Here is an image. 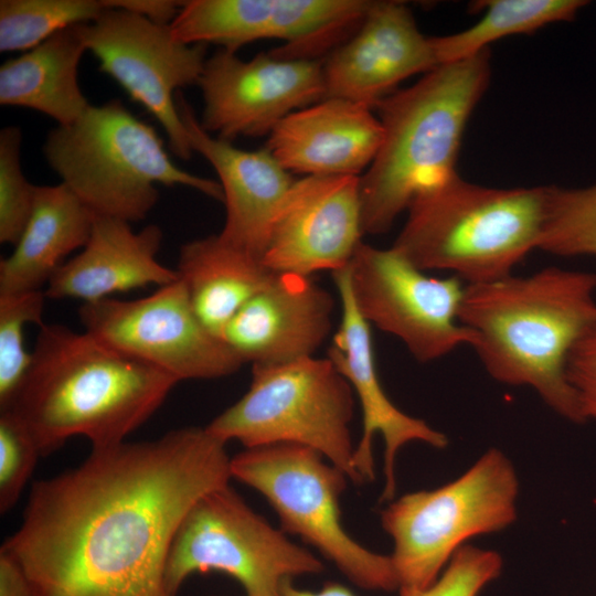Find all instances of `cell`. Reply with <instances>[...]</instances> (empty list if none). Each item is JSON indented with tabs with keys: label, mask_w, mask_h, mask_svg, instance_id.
Here are the masks:
<instances>
[{
	"label": "cell",
	"mask_w": 596,
	"mask_h": 596,
	"mask_svg": "<svg viewBox=\"0 0 596 596\" xmlns=\"http://www.w3.org/2000/svg\"><path fill=\"white\" fill-rule=\"evenodd\" d=\"M0 596H36L21 565L0 549Z\"/></svg>",
	"instance_id": "obj_35"
},
{
	"label": "cell",
	"mask_w": 596,
	"mask_h": 596,
	"mask_svg": "<svg viewBox=\"0 0 596 596\" xmlns=\"http://www.w3.org/2000/svg\"><path fill=\"white\" fill-rule=\"evenodd\" d=\"M47 163L96 215L128 223L155 207L156 184L192 188L223 202L220 182L177 167L158 132L120 100L89 105L68 125H57L45 140Z\"/></svg>",
	"instance_id": "obj_6"
},
{
	"label": "cell",
	"mask_w": 596,
	"mask_h": 596,
	"mask_svg": "<svg viewBox=\"0 0 596 596\" xmlns=\"http://www.w3.org/2000/svg\"><path fill=\"white\" fill-rule=\"evenodd\" d=\"M175 270L194 312L220 339L233 316L277 273L219 234L184 243Z\"/></svg>",
	"instance_id": "obj_25"
},
{
	"label": "cell",
	"mask_w": 596,
	"mask_h": 596,
	"mask_svg": "<svg viewBox=\"0 0 596 596\" xmlns=\"http://www.w3.org/2000/svg\"><path fill=\"white\" fill-rule=\"evenodd\" d=\"M585 0H489L476 2L482 17L470 28L433 38L439 65L473 56L489 44L514 34H529L547 24L573 21Z\"/></svg>",
	"instance_id": "obj_26"
},
{
	"label": "cell",
	"mask_w": 596,
	"mask_h": 596,
	"mask_svg": "<svg viewBox=\"0 0 596 596\" xmlns=\"http://www.w3.org/2000/svg\"><path fill=\"white\" fill-rule=\"evenodd\" d=\"M369 0H190L169 25L185 44L213 43L235 52L265 39L285 44L270 55L283 60L315 56L359 28Z\"/></svg>",
	"instance_id": "obj_14"
},
{
	"label": "cell",
	"mask_w": 596,
	"mask_h": 596,
	"mask_svg": "<svg viewBox=\"0 0 596 596\" xmlns=\"http://www.w3.org/2000/svg\"><path fill=\"white\" fill-rule=\"evenodd\" d=\"M41 450L32 434L12 411H0V512L18 502Z\"/></svg>",
	"instance_id": "obj_32"
},
{
	"label": "cell",
	"mask_w": 596,
	"mask_h": 596,
	"mask_svg": "<svg viewBox=\"0 0 596 596\" xmlns=\"http://www.w3.org/2000/svg\"><path fill=\"white\" fill-rule=\"evenodd\" d=\"M458 318L493 380L530 387L561 417L585 423L566 366L596 324L595 273L550 266L466 285Z\"/></svg>",
	"instance_id": "obj_2"
},
{
	"label": "cell",
	"mask_w": 596,
	"mask_h": 596,
	"mask_svg": "<svg viewBox=\"0 0 596 596\" xmlns=\"http://www.w3.org/2000/svg\"><path fill=\"white\" fill-rule=\"evenodd\" d=\"M331 275L339 292L342 318L327 356L348 380L362 409V435L354 450L353 467L359 486L374 480L373 438L380 434L384 441L381 501L389 503L396 493L398 451L414 441L444 449L448 438L425 421L402 412L389 398L376 372L370 323L360 315L352 298L349 268L345 266Z\"/></svg>",
	"instance_id": "obj_17"
},
{
	"label": "cell",
	"mask_w": 596,
	"mask_h": 596,
	"mask_svg": "<svg viewBox=\"0 0 596 596\" xmlns=\"http://www.w3.org/2000/svg\"><path fill=\"white\" fill-rule=\"evenodd\" d=\"M162 238L158 225L135 232L128 222L95 215L88 242L57 268L44 294L53 299L73 298L86 304L117 292L171 284L179 275L157 258Z\"/></svg>",
	"instance_id": "obj_22"
},
{
	"label": "cell",
	"mask_w": 596,
	"mask_h": 596,
	"mask_svg": "<svg viewBox=\"0 0 596 596\" xmlns=\"http://www.w3.org/2000/svg\"><path fill=\"white\" fill-rule=\"evenodd\" d=\"M95 214L64 183L35 188L31 217L0 263V295L42 290L64 258L89 240Z\"/></svg>",
	"instance_id": "obj_23"
},
{
	"label": "cell",
	"mask_w": 596,
	"mask_h": 596,
	"mask_svg": "<svg viewBox=\"0 0 596 596\" xmlns=\"http://www.w3.org/2000/svg\"><path fill=\"white\" fill-rule=\"evenodd\" d=\"M82 25L67 26L0 67V104L25 107L68 125L89 107L78 83L86 50Z\"/></svg>",
	"instance_id": "obj_24"
},
{
	"label": "cell",
	"mask_w": 596,
	"mask_h": 596,
	"mask_svg": "<svg viewBox=\"0 0 596 596\" xmlns=\"http://www.w3.org/2000/svg\"><path fill=\"white\" fill-rule=\"evenodd\" d=\"M198 85L204 100L202 128L230 142L269 135L286 116L326 97L319 60L260 53L243 61L224 49L206 58Z\"/></svg>",
	"instance_id": "obj_15"
},
{
	"label": "cell",
	"mask_w": 596,
	"mask_h": 596,
	"mask_svg": "<svg viewBox=\"0 0 596 596\" xmlns=\"http://www.w3.org/2000/svg\"><path fill=\"white\" fill-rule=\"evenodd\" d=\"M183 2L173 0H104L107 9L125 10L166 26L173 22Z\"/></svg>",
	"instance_id": "obj_34"
},
{
	"label": "cell",
	"mask_w": 596,
	"mask_h": 596,
	"mask_svg": "<svg viewBox=\"0 0 596 596\" xmlns=\"http://www.w3.org/2000/svg\"><path fill=\"white\" fill-rule=\"evenodd\" d=\"M82 36L100 72L159 121L173 155L189 160L194 151L175 96L180 88L198 84L205 44L179 42L169 26L120 9H106L95 21L83 23Z\"/></svg>",
	"instance_id": "obj_13"
},
{
	"label": "cell",
	"mask_w": 596,
	"mask_h": 596,
	"mask_svg": "<svg viewBox=\"0 0 596 596\" xmlns=\"http://www.w3.org/2000/svg\"><path fill=\"white\" fill-rule=\"evenodd\" d=\"M324 459L295 444L245 448L231 459V473L267 499L281 531L317 549L355 586L398 590L391 556L364 547L342 525L340 498L350 479Z\"/></svg>",
	"instance_id": "obj_9"
},
{
	"label": "cell",
	"mask_w": 596,
	"mask_h": 596,
	"mask_svg": "<svg viewBox=\"0 0 596 596\" xmlns=\"http://www.w3.org/2000/svg\"><path fill=\"white\" fill-rule=\"evenodd\" d=\"M490 74L487 49L437 66L376 105L383 141L360 177L363 234L389 232L419 195L457 174L462 135Z\"/></svg>",
	"instance_id": "obj_4"
},
{
	"label": "cell",
	"mask_w": 596,
	"mask_h": 596,
	"mask_svg": "<svg viewBox=\"0 0 596 596\" xmlns=\"http://www.w3.org/2000/svg\"><path fill=\"white\" fill-rule=\"evenodd\" d=\"M382 141L383 127L372 108L331 97L286 116L264 148L289 173L361 177Z\"/></svg>",
	"instance_id": "obj_20"
},
{
	"label": "cell",
	"mask_w": 596,
	"mask_h": 596,
	"mask_svg": "<svg viewBox=\"0 0 596 596\" xmlns=\"http://www.w3.org/2000/svg\"><path fill=\"white\" fill-rule=\"evenodd\" d=\"M518 496L511 460L490 448L457 479L390 501L381 524L393 541L390 556L400 588L428 587L469 539L511 525Z\"/></svg>",
	"instance_id": "obj_8"
},
{
	"label": "cell",
	"mask_w": 596,
	"mask_h": 596,
	"mask_svg": "<svg viewBox=\"0 0 596 596\" xmlns=\"http://www.w3.org/2000/svg\"><path fill=\"white\" fill-rule=\"evenodd\" d=\"M78 316L86 332L178 382L228 376L243 364L199 319L180 278L143 298L83 304Z\"/></svg>",
	"instance_id": "obj_12"
},
{
	"label": "cell",
	"mask_w": 596,
	"mask_h": 596,
	"mask_svg": "<svg viewBox=\"0 0 596 596\" xmlns=\"http://www.w3.org/2000/svg\"><path fill=\"white\" fill-rule=\"evenodd\" d=\"M175 100L192 150L214 168L223 190L225 222L219 235L263 259L272 220L295 181L291 173L265 148L246 151L211 136L179 92Z\"/></svg>",
	"instance_id": "obj_21"
},
{
	"label": "cell",
	"mask_w": 596,
	"mask_h": 596,
	"mask_svg": "<svg viewBox=\"0 0 596 596\" xmlns=\"http://www.w3.org/2000/svg\"><path fill=\"white\" fill-rule=\"evenodd\" d=\"M392 247L423 272L448 270L465 285L513 274L539 249L547 187L489 188L458 173L419 195Z\"/></svg>",
	"instance_id": "obj_5"
},
{
	"label": "cell",
	"mask_w": 596,
	"mask_h": 596,
	"mask_svg": "<svg viewBox=\"0 0 596 596\" xmlns=\"http://www.w3.org/2000/svg\"><path fill=\"white\" fill-rule=\"evenodd\" d=\"M502 567L498 552L465 544L432 585L422 589L401 587L398 593L400 596H479L500 576Z\"/></svg>",
	"instance_id": "obj_31"
},
{
	"label": "cell",
	"mask_w": 596,
	"mask_h": 596,
	"mask_svg": "<svg viewBox=\"0 0 596 596\" xmlns=\"http://www.w3.org/2000/svg\"><path fill=\"white\" fill-rule=\"evenodd\" d=\"M42 290L0 295V411L13 403L32 362L24 344V328L43 324Z\"/></svg>",
	"instance_id": "obj_29"
},
{
	"label": "cell",
	"mask_w": 596,
	"mask_h": 596,
	"mask_svg": "<svg viewBox=\"0 0 596 596\" xmlns=\"http://www.w3.org/2000/svg\"><path fill=\"white\" fill-rule=\"evenodd\" d=\"M354 392L327 358L252 365L247 392L206 429L245 448L295 444L320 453L359 486L350 424Z\"/></svg>",
	"instance_id": "obj_7"
},
{
	"label": "cell",
	"mask_w": 596,
	"mask_h": 596,
	"mask_svg": "<svg viewBox=\"0 0 596 596\" xmlns=\"http://www.w3.org/2000/svg\"><path fill=\"white\" fill-rule=\"evenodd\" d=\"M231 459L206 427L92 449L32 486L1 547L36 596H170L164 571L177 530L201 497L230 485Z\"/></svg>",
	"instance_id": "obj_1"
},
{
	"label": "cell",
	"mask_w": 596,
	"mask_h": 596,
	"mask_svg": "<svg viewBox=\"0 0 596 596\" xmlns=\"http://www.w3.org/2000/svg\"><path fill=\"white\" fill-rule=\"evenodd\" d=\"M354 305L368 323L401 340L415 360L432 362L473 333L459 322L466 285L456 276L432 277L392 246L361 242L348 264Z\"/></svg>",
	"instance_id": "obj_11"
},
{
	"label": "cell",
	"mask_w": 596,
	"mask_h": 596,
	"mask_svg": "<svg viewBox=\"0 0 596 596\" xmlns=\"http://www.w3.org/2000/svg\"><path fill=\"white\" fill-rule=\"evenodd\" d=\"M177 383L86 331L43 323L28 374L8 409L28 427L42 456L73 436L100 449L126 441Z\"/></svg>",
	"instance_id": "obj_3"
},
{
	"label": "cell",
	"mask_w": 596,
	"mask_h": 596,
	"mask_svg": "<svg viewBox=\"0 0 596 596\" xmlns=\"http://www.w3.org/2000/svg\"><path fill=\"white\" fill-rule=\"evenodd\" d=\"M363 235L359 175L295 180L272 220L263 262L310 276L348 266Z\"/></svg>",
	"instance_id": "obj_16"
},
{
	"label": "cell",
	"mask_w": 596,
	"mask_h": 596,
	"mask_svg": "<svg viewBox=\"0 0 596 596\" xmlns=\"http://www.w3.org/2000/svg\"><path fill=\"white\" fill-rule=\"evenodd\" d=\"M539 249L561 257L596 256V183L547 185L546 221Z\"/></svg>",
	"instance_id": "obj_28"
},
{
	"label": "cell",
	"mask_w": 596,
	"mask_h": 596,
	"mask_svg": "<svg viewBox=\"0 0 596 596\" xmlns=\"http://www.w3.org/2000/svg\"><path fill=\"white\" fill-rule=\"evenodd\" d=\"M279 596H355L349 588L336 582H328L324 586L311 592L296 587L292 579L286 581L279 592Z\"/></svg>",
	"instance_id": "obj_36"
},
{
	"label": "cell",
	"mask_w": 596,
	"mask_h": 596,
	"mask_svg": "<svg viewBox=\"0 0 596 596\" xmlns=\"http://www.w3.org/2000/svg\"><path fill=\"white\" fill-rule=\"evenodd\" d=\"M323 570L319 557L290 541L227 485L201 497L183 518L164 583L175 596L189 576L217 571L235 578L246 596H279L286 581Z\"/></svg>",
	"instance_id": "obj_10"
},
{
	"label": "cell",
	"mask_w": 596,
	"mask_h": 596,
	"mask_svg": "<svg viewBox=\"0 0 596 596\" xmlns=\"http://www.w3.org/2000/svg\"><path fill=\"white\" fill-rule=\"evenodd\" d=\"M439 66L433 38L418 29L401 1H372L353 34L323 63L324 98H343L370 108L404 79Z\"/></svg>",
	"instance_id": "obj_18"
},
{
	"label": "cell",
	"mask_w": 596,
	"mask_h": 596,
	"mask_svg": "<svg viewBox=\"0 0 596 596\" xmlns=\"http://www.w3.org/2000/svg\"><path fill=\"white\" fill-rule=\"evenodd\" d=\"M22 132L9 126L0 131V242L15 245L33 211L36 185L21 168Z\"/></svg>",
	"instance_id": "obj_30"
},
{
	"label": "cell",
	"mask_w": 596,
	"mask_h": 596,
	"mask_svg": "<svg viewBox=\"0 0 596 596\" xmlns=\"http://www.w3.org/2000/svg\"><path fill=\"white\" fill-rule=\"evenodd\" d=\"M104 0H1L0 51L26 52L56 32L95 21Z\"/></svg>",
	"instance_id": "obj_27"
},
{
	"label": "cell",
	"mask_w": 596,
	"mask_h": 596,
	"mask_svg": "<svg viewBox=\"0 0 596 596\" xmlns=\"http://www.w3.org/2000/svg\"><path fill=\"white\" fill-rule=\"evenodd\" d=\"M333 309V297L310 276L276 273L233 316L221 339L252 365L313 356L331 331Z\"/></svg>",
	"instance_id": "obj_19"
},
{
	"label": "cell",
	"mask_w": 596,
	"mask_h": 596,
	"mask_svg": "<svg viewBox=\"0 0 596 596\" xmlns=\"http://www.w3.org/2000/svg\"><path fill=\"white\" fill-rule=\"evenodd\" d=\"M566 373L585 423L596 422V324L573 347Z\"/></svg>",
	"instance_id": "obj_33"
}]
</instances>
